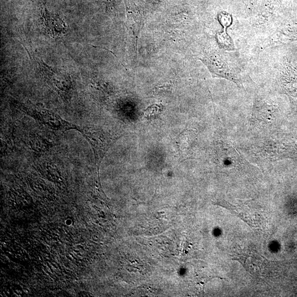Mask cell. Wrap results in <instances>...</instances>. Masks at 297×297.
<instances>
[{
	"label": "cell",
	"instance_id": "3",
	"mask_svg": "<svg viewBox=\"0 0 297 297\" xmlns=\"http://www.w3.org/2000/svg\"><path fill=\"white\" fill-rule=\"evenodd\" d=\"M219 22L223 26V30L217 35V39L220 47L226 50H234L233 41L227 33V28L232 23V18L231 15L223 12L218 17Z\"/></svg>",
	"mask_w": 297,
	"mask_h": 297
},
{
	"label": "cell",
	"instance_id": "2",
	"mask_svg": "<svg viewBox=\"0 0 297 297\" xmlns=\"http://www.w3.org/2000/svg\"><path fill=\"white\" fill-rule=\"evenodd\" d=\"M203 61L214 76L232 81L238 84L240 83L238 75L230 68L222 55L218 53H210L205 56Z\"/></svg>",
	"mask_w": 297,
	"mask_h": 297
},
{
	"label": "cell",
	"instance_id": "4",
	"mask_svg": "<svg viewBox=\"0 0 297 297\" xmlns=\"http://www.w3.org/2000/svg\"><path fill=\"white\" fill-rule=\"evenodd\" d=\"M40 69L43 71L46 78H47L50 84L53 85L55 88H58L61 91L65 90L63 85L69 86L70 79L68 76L61 73L58 70L50 68L47 65L43 63V61L39 62Z\"/></svg>",
	"mask_w": 297,
	"mask_h": 297
},
{
	"label": "cell",
	"instance_id": "1",
	"mask_svg": "<svg viewBox=\"0 0 297 297\" xmlns=\"http://www.w3.org/2000/svg\"><path fill=\"white\" fill-rule=\"evenodd\" d=\"M18 107L19 109L51 130L61 132L77 130L80 132L79 127L66 121L57 114L47 110L33 108L22 104H18Z\"/></svg>",
	"mask_w": 297,
	"mask_h": 297
}]
</instances>
